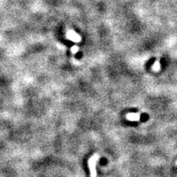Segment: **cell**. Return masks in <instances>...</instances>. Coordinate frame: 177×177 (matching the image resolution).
<instances>
[{"label": "cell", "instance_id": "cell-1", "mask_svg": "<svg viewBox=\"0 0 177 177\" xmlns=\"http://www.w3.org/2000/svg\"><path fill=\"white\" fill-rule=\"evenodd\" d=\"M99 159L98 155H94L89 159V168L90 171L91 177H96V169H95V166L96 162Z\"/></svg>", "mask_w": 177, "mask_h": 177}, {"label": "cell", "instance_id": "cell-2", "mask_svg": "<svg viewBox=\"0 0 177 177\" xmlns=\"http://www.w3.org/2000/svg\"><path fill=\"white\" fill-rule=\"evenodd\" d=\"M155 61H156V58H150L149 61H148V63H146V67L147 68H149V67H152L153 65H154V63H155Z\"/></svg>", "mask_w": 177, "mask_h": 177}, {"label": "cell", "instance_id": "cell-3", "mask_svg": "<svg viewBox=\"0 0 177 177\" xmlns=\"http://www.w3.org/2000/svg\"><path fill=\"white\" fill-rule=\"evenodd\" d=\"M149 115L146 114V113H144V114H142L141 116H140V121L143 122H146L149 120Z\"/></svg>", "mask_w": 177, "mask_h": 177}]
</instances>
